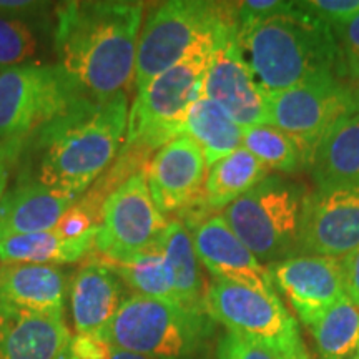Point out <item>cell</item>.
<instances>
[{
    "mask_svg": "<svg viewBox=\"0 0 359 359\" xmlns=\"http://www.w3.org/2000/svg\"><path fill=\"white\" fill-rule=\"evenodd\" d=\"M217 359H283V356L266 344L228 331L218 341Z\"/></svg>",
    "mask_w": 359,
    "mask_h": 359,
    "instance_id": "f546056e",
    "label": "cell"
},
{
    "mask_svg": "<svg viewBox=\"0 0 359 359\" xmlns=\"http://www.w3.org/2000/svg\"><path fill=\"white\" fill-rule=\"evenodd\" d=\"M309 331L318 359H351L359 351V306L341 296Z\"/></svg>",
    "mask_w": 359,
    "mask_h": 359,
    "instance_id": "484cf974",
    "label": "cell"
},
{
    "mask_svg": "<svg viewBox=\"0 0 359 359\" xmlns=\"http://www.w3.org/2000/svg\"><path fill=\"white\" fill-rule=\"evenodd\" d=\"M25 140H12L0 143V201L7 191L8 178H11L12 168L15 167L20 158L22 148Z\"/></svg>",
    "mask_w": 359,
    "mask_h": 359,
    "instance_id": "8d00e7d4",
    "label": "cell"
},
{
    "mask_svg": "<svg viewBox=\"0 0 359 359\" xmlns=\"http://www.w3.org/2000/svg\"><path fill=\"white\" fill-rule=\"evenodd\" d=\"M241 148L250 151L263 167L278 173H294L304 167L302 151L280 128L269 123L243 128Z\"/></svg>",
    "mask_w": 359,
    "mask_h": 359,
    "instance_id": "83f0119b",
    "label": "cell"
},
{
    "mask_svg": "<svg viewBox=\"0 0 359 359\" xmlns=\"http://www.w3.org/2000/svg\"><path fill=\"white\" fill-rule=\"evenodd\" d=\"M160 245L165 255L173 302L190 311H205L203 278L200 271V259L193 245L191 233L178 219L168 222L160 235Z\"/></svg>",
    "mask_w": 359,
    "mask_h": 359,
    "instance_id": "603a6c76",
    "label": "cell"
},
{
    "mask_svg": "<svg viewBox=\"0 0 359 359\" xmlns=\"http://www.w3.org/2000/svg\"><path fill=\"white\" fill-rule=\"evenodd\" d=\"M308 195L302 183L268 175L224 208L222 217L258 262L269 266L299 255Z\"/></svg>",
    "mask_w": 359,
    "mask_h": 359,
    "instance_id": "8992f818",
    "label": "cell"
},
{
    "mask_svg": "<svg viewBox=\"0 0 359 359\" xmlns=\"http://www.w3.org/2000/svg\"><path fill=\"white\" fill-rule=\"evenodd\" d=\"M343 57L344 74L353 83L359 82V13L346 24L333 27Z\"/></svg>",
    "mask_w": 359,
    "mask_h": 359,
    "instance_id": "4dcf8cb0",
    "label": "cell"
},
{
    "mask_svg": "<svg viewBox=\"0 0 359 359\" xmlns=\"http://www.w3.org/2000/svg\"><path fill=\"white\" fill-rule=\"evenodd\" d=\"M143 11V2L130 0H72L55 8L57 65L80 95L109 100L127 92Z\"/></svg>",
    "mask_w": 359,
    "mask_h": 359,
    "instance_id": "7a4b0ae2",
    "label": "cell"
},
{
    "mask_svg": "<svg viewBox=\"0 0 359 359\" xmlns=\"http://www.w3.org/2000/svg\"><path fill=\"white\" fill-rule=\"evenodd\" d=\"M79 198L29 180H15L0 201V241L12 236L55 230Z\"/></svg>",
    "mask_w": 359,
    "mask_h": 359,
    "instance_id": "ac0fdd59",
    "label": "cell"
},
{
    "mask_svg": "<svg viewBox=\"0 0 359 359\" xmlns=\"http://www.w3.org/2000/svg\"><path fill=\"white\" fill-rule=\"evenodd\" d=\"M168 222L156 208L147 183V168L133 173L103 201L95 250L107 264L125 259L158 241Z\"/></svg>",
    "mask_w": 359,
    "mask_h": 359,
    "instance_id": "8fae6325",
    "label": "cell"
},
{
    "mask_svg": "<svg viewBox=\"0 0 359 359\" xmlns=\"http://www.w3.org/2000/svg\"><path fill=\"white\" fill-rule=\"evenodd\" d=\"M238 4L168 0L148 12L135 60V88L140 92L160 74L183 60L201 40L236 15Z\"/></svg>",
    "mask_w": 359,
    "mask_h": 359,
    "instance_id": "52a82bcc",
    "label": "cell"
},
{
    "mask_svg": "<svg viewBox=\"0 0 359 359\" xmlns=\"http://www.w3.org/2000/svg\"><path fill=\"white\" fill-rule=\"evenodd\" d=\"M208 167L200 147L180 135L155 151L147 165V183L156 208L167 215L190 212L198 205Z\"/></svg>",
    "mask_w": 359,
    "mask_h": 359,
    "instance_id": "9a60e30c",
    "label": "cell"
},
{
    "mask_svg": "<svg viewBox=\"0 0 359 359\" xmlns=\"http://www.w3.org/2000/svg\"><path fill=\"white\" fill-rule=\"evenodd\" d=\"M354 114L351 87L338 77L313 79L268 93V123L296 143L304 167L311 165L326 133L341 118Z\"/></svg>",
    "mask_w": 359,
    "mask_h": 359,
    "instance_id": "30bf717a",
    "label": "cell"
},
{
    "mask_svg": "<svg viewBox=\"0 0 359 359\" xmlns=\"http://www.w3.org/2000/svg\"><path fill=\"white\" fill-rule=\"evenodd\" d=\"M198 259L215 280L248 286L264 294H278L268 266L241 243L222 213L201 219L190 230Z\"/></svg>",
    "mask_w": 359,
    "mask_h": 359,
    "instance_id": "2e32d148",
    "label": "cell"
},
{
    "mask_svg": "<svg viewBox=\"0 0 359 359\" xmlns=\"http://www.w3.org/2000/svg\"><path fill=\"white\" fill-rule=\"evenodd\" d=\"M212 333L206 313L133 293L97 334L110 346L150 359H195Z\"/></svg>",
    "mask_w": 359,
    "mask_h": 359,
    "instance_id": "277c9868",
    "label": "cell"
},
{
    "mask_svg": "<svg viewBox=\"0 0 359 359\" xmlns=\"http://www.w3.org/2000/svg\"><path fill=\"white\" fill-rule=\"evenodd\" d=\"M273 285L285 296L304 326L311 327L346 294L341 258L296 255L268 266Z\"/></svg>",
    "mask_w": 359,
    "mask_h": 359,
    "instance_id": "4fadbf2b",
    "label": "cell"
},
{
    "mask_svg": "<svg viewBox=\"0 0 359 359\" xmlns=\"http://www.w3.org/2000/svg\"><path fill=\"white\" fill-rule=\"evenodd\" d=\"M217 32L201 40L183 60L137 92L128 111L123 148H133L150 155L183 135L188 110L203 97L205 74L212 58Z\"/></svg>",
    "mask_w": 359,
    "mask_h": 359,
    "instance_id": "5b68a950",
    "label": "cell"
},
{
    "mask_svg": "<svg viewBox=\"0 0 359 359\" xmlns=\"http://www.w3.org/2000/svg\"><path fill=\"white\" fill-rule=\"evenodd\" d=\"M303 6L316 19L331 27L346 24L359 13V0H303Z\"/></svg>",
    "mask_w": 359,
    "mask_h": 359,
    "instance_id": "1f68e13d",
    "label": "cell"
},
{
    "mask_svg": "<svg viewBox=\"0 0 359 359\" xmlns=\"http://www.w3.org/2000/svg\"><path fill=\"white\" fill-rule=\"evenodd\" d=\"M203 97L222 107L241 128L268 123V93L246 60L236 15L224 22L215 37Z\"/></svg>",
    "mask_w": 359,
    "mask_h": 359,
    "instance_id": "7c38bea8",
    "label": "cell"
},
{
    "mask_svg": "<svg viewBox=\"0 0 359 359\" xmlns=\"http://www.w3.org/2000/svg\"><path fill=\"white\" fill-rule=\"evenodd\" d=\"M351 97H353V103H354V110H356V115H359V82L353 83Z\"/></svg>",
    "mask_w": 359,
    "mask_h": 359,
    "instance_id": "ab89813d",
    "label": "cell"
},
{
    "mask_svg": "<svg viewBox=\"0 0 359 359\" xmlns=\"http://www.w3.org/2000/svg\"><path fill=\"white\" fill-rule=\"evenodd\" d=\"M127 92L109 98H79L25 138L19 167L29 180L79 198L122 151L128 123Z\"/></svg>",
    "mask_w": 359,
    "mask_h": 359,
    "instance_id": "6da1fadb",
    "label": "cell"
},
{
    "mask_svg": "<svg viewBox=\"0 0 359 359\" xmlns=\"http://www.w3.org/2000/svg\"><path fill=\"white\" fill-rule=\"evenodd\" d=\"M39 48L32 25L19 19L0 17V69L32 64Z\"/></svg>",
    "mask_w": 359,
    "mask_h": 359,
    "instance_id": "f1b7e54d",
    "label": "cell"
},
{
    "mask_svg": "<svg viewBox=\"0 0 359 359\" xmlns=\"http://www.w3.org/2000/svg\"><path fill=\"white\" fill-rule=\"evenodd\" d=\"M50 8L47 2H30V0H0V17L19 19L27 24L43 19L45 12Z\"/></svg>",
    "mask_w": 359,
    "mask_h": 359,
    "instance_id": "d590c367",
    "label": "cell"
},
{
    "mask_svg": "<svg viewBox=\"0 0 359 359\" xmlns=\"http://www.w3.org/2000/svg\"><path fill=\"white\" fill-rule=\"evenodd\" d=\"M58 359H75V358H72V356H70V354H69V351H67V349H65V351H64V353H62V354H60V356H58Z\"/></svg>",
    "mask_w": 359,
    "mask_h": 359,
    "instance_id": "60d3db41",
    "label": "cell"
},
{
    "mask_svg": "<svg viewBox=\"0 0 359 359\" xmlns=\"http://www.w3.org/2000/svg\"><path fill=\"white\" fill-rule=\"evenodd\" d=\"M70 338L64 316L0 308V359H58Z\"/></svg>",
    "mask_w": 359,
    "mask_h": 359,
    "instance_id": "ffe728a7",
    "label": "cell"
},
{
    "mask_svg": "<svg viewBox=\"0 0 359 359\" xmlns=\"http://www.w3.org/2000/svg\"><path fill=\"white\" fill-rule=\"evenodd\" d=\"M359 248V183L309 193L304 205L299 255L343 258Z\"/></svg>",
    "mask_w": 359,
    "mask_h": 359,
    "instance_id": "5bb4252c",
    "label": "cell"
},
{
    "mask_svg": "<svg viewBox=\"0 0 359 359\" xmlns=\"http://www.w3.org/2000/svg\"><path fill=\"white\" fill-rule=\"evenodd\" d=\"M299 359H308V354H304V356H302Z\"/></svg>",
    "mask_w": 359,
    "mask_h": 359,
    "instance_id": "7bdbcfd3",
    "label": "cell"
},
{
    "mask_svg": "<svg viewBox=\"0 0 359 359\" xmlns=\"http://www.w3.org/2000/svg\"><path fill=\"white\" fill-rule=\"evenodd\" d=\"M79 98L85 97L58 65L0 70V143L25 140Z\"/></svg>",
    "mask_w": 359,
    "mask_h": 359,
    "instance_id": "9c48e42d",
    "label": "cell"
},
{
    "mask_svg": "<svg viewBox=\"0 0 359 359\" xmlns=\"http://www.w3.org/2000/svg\"><path fill=\"white\" fill-rule=\"evenodd\" d=\"M67 351L75 359H110L114 346L98 334H75L70 338Z\"/></svg>",
    "mask_w": 359,
    "mask_h": 359,
    "instance_id": "e575fe53",
    "label": "cell"
},
{
    "mask_svg": "<svg viewBox=\"0 0 359 359\" xmlns=\"http://www.w3.org/2000/svg\"><path fill=\"white\" fill-rule=\"evenodd\" d=\"M123 281L103 259L79 269L70 285V311L77 334H97L125 302Z\"/></svg>",
    "mask_w": 359,
    "mask_h": 359,
    "instance_id": "d6986e66",
    "label": "cell"
},
{
    "mask_svg": "<svg viewBox=\"0 0 359 359\" xmlns=\"http://www.w3.org/2000/svg\"><path fill=\"white\" fill-rule=\"evenodd\" d=\"M294 7V2H283V0H246L236 7L238 29L258 24L271 17L290 12Z\"/></svg>",
    "mask_w": 359,
    "mask_h": 359,
    "instance_id": "d6a6232c",
    "label": "cell"
},
{
    "mask_svg": "<svg viewBox=\"0 0 359 359\" xmlns=\"http://www.w3.org/2000/svg\"><path fill=\"white\" fill-rule=\"evenodd\" d=\"M97 230L80 238H64L55 231L12 236L0 241V263L67 264L88 257L95 250Z\"/></svg>",
    "mask_w": 359,
    "mask_h": 359,
    "instance_id": "cb8c5ba5",
    "label": "cell"
},
{
    "mask_svg": "<svg viewBox=\"0 0 359 359\" xmlns=\"http://www.w3.org/2000/svg\"><path fill=\"white\" fill-rule=\"evenodd\" d=\"M344 269L346 294L359 306V248L341 258Z\"/></svg>",
    "mask_w": 359,
    "mask_h": 359,
    "instance_id": "74e56055",
    "label": "cell"
},
{
    "mask_svg": "<svg viewBox=\"0 0 359 359\" xmlns=\"http://www.w3.org/2000/svg\"><path fill=\"white\" fill-rule=\"evenodd\" d=\"M97 218L77 201L69 212H65L53 231L64 238H80L97 230Z\"/></svg>",
    "mask_w": 359,
    "mask_h": 359,
    "instance_id": "836d02e7",
    "label": "cell"
},
{
    "mask_svg": "<svg viewBox=\"0 0 359 359\" xmlns=\"http://www.w3.org/2000/svg\"><path fill=\"white\" fill-rule=\"evenodd\" d=\"M311 177L318 191L359 183V115L341 118L313 156Z\"/></svg>",
    "mask_w": 359,
    "mask_h": 359,
    "instance_id": "7402d4cb",
    "label": "cell"
},
{
    "mask_svg": "<svg viewBox=\"0 0 359 359\" xmlns=\"http://www.w3.org/2000/svg\"><path fill=\"white\" fill-rule=\"evenodd\" d=\"M238 30L246 60L266 93L320 77L346 79L333 27L309 13L303 2Z\"/></svg>",
    "mask_w": 359,
    "mask_h": 359,
    "instance_id": "3957f363",
    "label": "cell"
},
{
    "mask_svg": "<svg viewBox=\"0 0 359 359\" xmlns=\"http://www.w3.org/2000/svg\"><path fill=\"white\" fill-rule=\"evenodd\" d=\"M351 359H359V351H358V353H356V354H354V356H353V358H351Z\"/></svg>",
    "mask_w": 359,
    "mask_h": 359,
    "instance_id": "b9f144b4",
    "label": "cell"
},
{
    "mask_svg": "<svg viewBox=\"0 0 359 359\" xmlns=\"http://www.w3.org/2000/svg\"><path fill=\"white\" fill-rule=\"evenodd\" d=\"M110 266L115 269L123 285L135 291V294L175 303L160 241H155L154 245L130 255L125 259L111 263Z\"/></svg>",
    "mask_w": 359,
    "mask_h": 359,
    "instance_id": "4316f807",
    "label": "cell"
},
{
    "mask_svg": "<svg viewBox=\"0 0 359 359\" xmlns=\"http://www.w3.org/2000/svg\"><path fill=\"white\" fill-rule=\"evenodd\" d=\"M183 135L200 147L206 167H212L224 156L241 148L243 128L222 107L201 97L188 110Z\"/></svg>",
    "mask_w": 359,
    "mask_h": 359,
    "instance_id": "d4e9b609",
    "label": "cell"
},
{
    "mask_svg": "<svg viewBox=\"0 0 359 359\" xmlns=\"http://www.w3.org/2000/svg\"><path fill=\"white\" fill-rule=\"evenodd\" d=\"M205 311L230 333L266 344L283 359L306 354L298 323L278 294H264L248 286L215 280L206 288Z\"/></svg>",
    "mask_w": 359,
    "mask_h": 359,
    "instance_id": "ba28073f",
    "label": "cell"
},
{
    "mask_svg": "<svg viewBox=\"0 0 359 359\" xmlns=\"http://www.w3.org/2000/svg\"><path fill=\"white\" fill-rule=\"evenodd\" d=\"M110 359H150V358L142 356V354H137L132 351H125V349L114 348V353H111Z\"/></svg>",
    "mask_w": 359,
    "mask_h": 359,
    "instance_id": "f35d334b",
    "label": "cell"
},
{
    "mask_svg": "<svg viewBox=\"0 0 359 359\" xmlns=\"http://www.w3.org/2000/svg\"><path fill=\"white\" fill-rule=\"evenodd\" d=\"M268 175L269 170L263 167L250 151L238 148L208 168L198 205L182 215L185 217V223H182L187 228H193L201 219L212 217L215 212H223L233 201L263 182Z\"/></svg>",
    "mask_w": 359,
    "mask_h": 359,
    "instance_id": "44dd1931",
    "label": "cell"
},
{
    "mask_svg": "<svg viewBox=\"0 0 359 359\" xmlns=\"http://www.w3.org/2000/svg\"><path fill=\"white\" fill-rule=\"evenodd\" d=\"M67 286L64 271L52 264H4L0 308L37 316H64Z\"/></svg>",
    "mask_w": 359,
    "mask_h": 359,
    "instance_id": "e0dca14e",
    "label": "cell"
}]
</instances>
